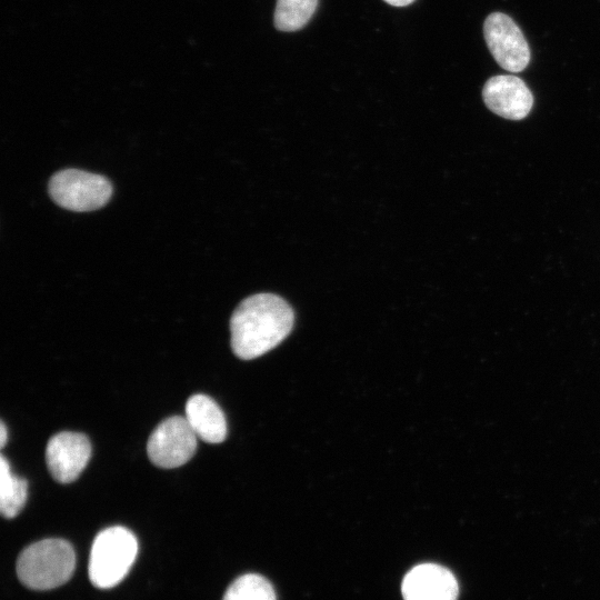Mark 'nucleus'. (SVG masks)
<instances>
[{"mask_svg": "<svg viewBox=\"0 0 600 600\" xmlns=\"http://www.w3.org/2000/svg\"><path fill=\"white\" fill-rule=\"evenodd\" d=\"M293 318L291 307L276 294L258 293L244 299L230 320L234 354L251 360L273 349L290 333Z\"/></svg>", "mask_w": 600, "mask_h": 600, "instance_id": "nucleus-1", "label": "nucleus"}, {"mask_svg": "<svg viewBox=\"0 0 600 600\" xmlns=\"http://www.w3.org/2000/svg\"><path fill=\"white\" fill-rule=\"evenodd\" d=\"M76 567L71 544L62 539L50 538L31 543L17 560L20 581L33 590H50L66 583Z\"/></svg>", "mask_w": 600, "mask_h": 600, "instance_id": "nucleus-2", "label": "nucleus"}, {"mask_svg": "<svg viewBox=\"0 0 600 600\" xmlns=\"http://www.w3.org/2000/svg\"><path fill=\"white\" fill-rule=\"evenodd\" d=\"M138 553L136 536L121 526L100 531L91 546L88 573L100 589L117 586L129 572Z\"/></svg>", "mask_w": 600, "mask_h": 600, "instance_id": "nucleus-3", "label": "nucleus"}, {"mask_svg": "<svg viewBox=\"0 0 600 600\" xmlns=\"http://www.w3.org/2000/svg\"><path fill=\"white\" fill-rule=\"evenodd\" d=\"M49 194L60 207L71 211H92L103 207L112 194V186L100 174L66 169L49 181Z\"/></svg>", "mask_w": 600, "mask_h": 600, "instance_id": "nucleus-4", "label": "nucleus"}, {"mask_svg": "<svg viewBox=\"0 0 600 600\" xmlns=\"http://www.w3.org/2000/svg\"><path fill=\"white\" fill-rule=\"evenodd\" d=\"M197 449V434L186 417L164 419L152 431L147 443L150 461L160 468L172 469L188 462Z\"/></svg>", "mask_w": 600, "mask_h": 600, "instance_id": "nucleus-5", "label": "nucleus"}, {"mask_svg": "<svg viewBox=\"0 0 600 600\" xmlns=\"http://www.w3.org/2000/svg\"><path fill=\"white\" fill-rule=\"evenodd\" d=\"M483 37L498 64L510 72H520L530 62V48L518 24L502 12L490 13L483 22Z\"/></svg>", "mask_w": 600, "mask_h": 600, "instance_id": "nucleus-6", "label": "nucleus"}, {"mask_svg": "<svg viewBox=\"0 0 600 600\" xmlns=\"http://www.w3.org/2000/svg\"><path fill=\"white\" fill-rule=\"evenodd\" d=\"M90 457V441L79 432H59L50 438L46 449L49 472L60 483L74 481L88 464Z\"/></svg>", "mask_w": 600, "mask_h": 600, "instance_id": "nucleus-7", "label": "nucleus"}, {"mask_svg": "<svg viewBox=\"0 0 600 600\" xmlns=\"http://www.w3.org/2000/svg\"><path fill=\"white\" fill-rule=\"evenodd\" d=\"M482 98L490 111L509 120L526 118L533 104V96L527 84L510 74L488 79L482 89Z\"/></svg>", "mask_w": 600, "mask_h": 600, "instance_id": "nucleus-8", "label": "nucleus"}, {"mask_svg": "<svg viewBox=\"0 0 600 600\" xmlns=\"http://www.w3.org/2000/svg\"><path fill=\"white\" fill-rule=\"evenodd\" d=\"M404 600H457L458 582L450 570L436 563H421L404 577Z\"/></svg>", "mask_w": 600, "mask_h": 600, "instance_id": "nucleus-9", "label": "nucleus"}, {"mask_svg": "<svg viewBox=\"0 0 600 600\" xmlns=\"http://www.w3.org/2000/svg\"><path fill=\"white\" fill-rule=\"evenodd\" d=\"M186 418L197 437L220 443L227 437V421L219 404L206 394H193L186 403Z\"/></svg>", "mask_w": 600, "mask_h": 600, "instance_id": "nucleus-10", "label": "nucleus"}, {"mask_svg": "<svg viewBox=\"0 0 600 600\" xmlns=\"http://www.w3.org/2000/svg\"><path fill=\"white\" fill-rule=\"evenodd\" d=\"M28 496L26 479L16 476L7 458H0V510L4 518L16 517L24 507Z\"/></svg>", "mask_w": 600, "mask_h": 600, "instance_id": "nucleus-11", "label": "nucleus"}, {"mask_svg": "<svg viewBox=\"0 0 600 600\" xmlns=\"http://www.w3.org/2000/svg\"><path fill=\"white\" fill-rule=\"evenodd\" d=\"M318 6V0H277L274 27L284 32L303 28Z\"/></svg>", "mask_w": 600, "mask_h": 600, "instance_id": "nucleus-12", "label": "nucleus"}, {"mask_svg": "<svg viewBox=\"0 0 600 600\" xmlns=\"http://www.w3.org/2000/svg\"><path fill=\"white\" fill-rule=\"evenodd\" d=\"M223 600H277L272 584L262 576L247 573L227 589Z\"/></svg>", "mask_w": 600, "mask_h": 600, "instance_id": "nucleus-13", "label": "nucleus"}, {"mask_svg": "<svg viewBox=\"0 0 600 600\" xmlns=\"http://www.w3.org/2000/svg\"><path fill=\"white\" fill-rule=\"evenodd\" d=\"M7 439H8V431H7L4 422L1 421V426H0V444H1V448H3L6 446Z\"/></svg>", "mask_w": 600, "mask_h": 600, "instance_id": "nucleus-14", "label": "nucleus"}, {"mask_svg": "<svg viewBox=\"0 0 600 600\" xmlns=\"http://www.w3.org/2000/svg\"><path fill=\"white\" fill-rule=\"evenodd\" d=\"M393 7H406L412 3L414 0H383Z\"/></svg>", "mask_w": 600, "mask_h": 600, "instance_id": "nucleus-15", "label": "nucleus"}]
</instances>
